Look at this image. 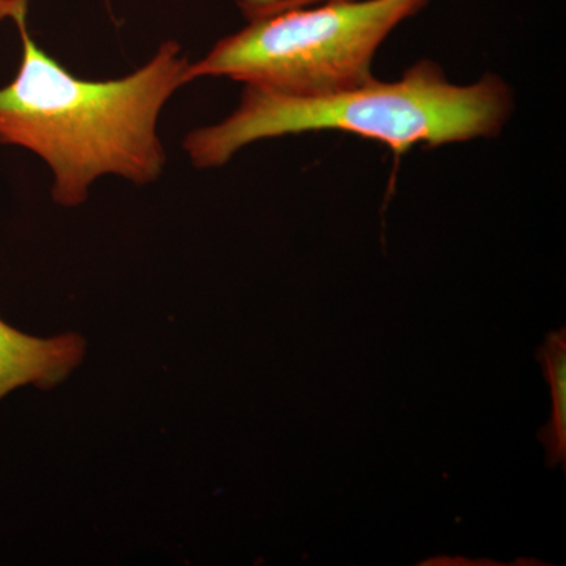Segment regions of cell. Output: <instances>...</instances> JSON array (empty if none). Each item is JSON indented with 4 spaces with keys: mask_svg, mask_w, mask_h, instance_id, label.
<instances>
[{
    "mask_svg": "<svg viewBox=\"0 0 566 566\" xmlns=\"http://www.w3.org/2000/svg\"><path fill=\"white\" fill-rule=\"evenodd\" d=\"M14 24L22 54L17 76L0 87V144L50 167L51 196L61 207H80L107 175L137 186L158 181L167 163L159 117L188 84L181 44L164 41L150 61L118 80L88 81L41 50L28 17Z\"/></svg>",
    "mask_w": 566,
    "mask_h": 566,
    "instance_id": "1",
    "label": "cell"
},
{
    "mask_svg": "<svg viewBox=\"0 0 566 566\" xmlns=\"http://www.w3.org/2000/svg\"><path fill=\"white\" fill-rule=\"evenodd\" d=\"M504 81L486 76L455 85L434 62L422 61L395 82L370 80L322 96H290L245 85L240 106L182 142L197 169L226 166L253 142L290 134L342 132L387 145L397 155L497 136L512 112Z\"/></svg>",
    "mask_w": 566,
    "mask_h": 566,
    "instance_id": "2",
    "label": "cell"
},
{
    "mask_svg": "<svg viewBox=\"0 0 566 566\" xmlns=\"http://www.w3.org/2000/svg\"><path fill=\"white\" fill-rule=\"evenodd\" d=\"M428 0H337L249 18L189 62L186 82L229 77L290 96H322L374 80L382 41Z\"/></svg>",
    "mask_w": 566,
    "mask_h": 566,
    "instance_id": "3",
    "label": "cell"
},
{
    "mask_svg": "<svg viewBox=\"0 0 566 566\" xmlns=\"http://www.w3.org/2000/svg\"><path fill=\"white\" fill-rule=\"evenodd\" d=\"M84 344L77 335L39 338L0 319V400L24 386L61 385L80 365Z\"/></svg>",
    "mask_w": 566,
    "mask_h": 566,
    "instance_id": "4",
    "label": "cell"
},
{
    "mask_svg": "<svg viewBox=\"0 0 566 566\" xmlns=\"http://www.w3.org/2000/svg\"><path fill=\"white\" fill-rule=\"evenodd\" d=\"M549 382L553 412L545 427L539 428L538 441L545 446L546 465H562L566 471V329L546 334L545 344L536 353Z\"/></svg>",
    "mask_w": 566,
    "mask_h": 566,
    "instance_id": "5",
    "label": "cell"
},
{
    "mask_svg": "<svg viewBox=\"0 0 566 566\" xmlns=\"http://www.w3.org/2000/svg\"><path fill=\"white\" fill-rule=\"evenodd\" d=\"M323 2H337V0H241L240 7L245 17L273 13V11L296 9V7L316 6Z\"/></svg>",
    "mask_w": 566,
    "mask_h": 566,
    "instance_id": "6",
    "label": "cell"
},
{
    "mask_svg": "<svg viewBox=\"0 0 566 566\" xmlns=\"http://www.w3.org/2000/svg\"><path fill=\"white\" fill-rule=\"evenodd\" d=\"M29 0H0V22L28 17Z\"/></svg>",
    "mask_w": 566,
    "mask_h": 566,
    "instance_id": "7",
    "label": "cell"
}]
</instances>
